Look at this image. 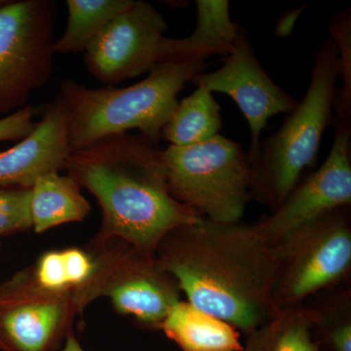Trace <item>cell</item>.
Wrapping results in <instances>:
<instances>
[{
	"label": "cell",
	"mask_w": 351,
	"mask_h": 351,
	"mask_svg": "<svg viewBox=\"0 0 351 351\" xmlns=\"http://www.w3.org/2000/svg\"><path fill=\"white\" fill-rule=\"evenodd\" d=\"M156 257L186 302L246 336L276 311V252L254 226L199 216L166 234Z\"/></svg>",
	"instance_id": "1"
},
{
	"label": "cell",
	"mask_w": 351,
	"mask_h": 351,
	"mask_svg": "<svg viewBox=\"0 0 351 351\" xmlns=\"http://www.w3.org/2000/svg\"><path fill=\"white\" fill-rule=\"evenodd\" d=\"M161 152L142 136L123 133L71 152L64 170L101 210V228L91 242L121 239L156 255L166 234L199 217L170 195Z\"/></svg>",
	"instance_id": "2"
},
{
	"label": "cell",
	"mask_w": 351,
	"mask_h": 351,
	"mask_svg": "<svg viewBox=\"0 0 351 351\" xmlns=\"http://www.w3.org/2000/svg\"><path fill=\"white\" fill-rule=\"evenodd\" d=\"M205 66V62L158 64L144 80L124 88L95 89L64 80L58 96L68 108L71 152L134 129L158 145L164 126L179 104L178 95Z\"/></svg>",
	"instance_id": "3"
},
{
	"label": "cell",
	"mask_w": 351,
	"mask_h": 351,
	"mask_svg": "<svg viewBox=\"0 0 351 351\" xmlns=\"http://www.w3.org/2000/svg\"><path fill=\"white\" fill-rule=\"evenodd\" d=\"M341 56L334 39L320 44L313 60L306 96L280 130L261 145L250 164V195L271 212L282 204L317 159L321 138L332 122Z\"/></svg>",
	"instance_id": "4"
},
{
	"label": "cell",
	"mask_w": 351,
	"mask_h": 351,
	"mask_svg": "<svg viewBox=\"0 0 351 351\" xmlns=\"http://www.w3.org/2000/svg\"><path fill=\"white\" fill-rule=\"evenodd\" d=\"M170 195L201 217L239 223L250 198L251 167L241 145L217 135L161 152Z\"/></svg>",
	"instance_id": "5"
},
{
	"label": "cell",
	"mask_w": 351,
	"mask_h": 351,
	"mask_svg": "<svg viewBox=\"0 0 351 351\" xmlns=\"http://www.w3.org/2000/svg\"><path fill=\"white\" fill-rule=\"evenodd\" d=\"M86 249L96 267L91 278L73 292L78 315L96 300L106 298L114 311L137 326L159 330L171 307L181 301L182 293L156 255L121 239L90 241Z\"/></svg>",
	"instance_id": "6"
},
{
	"label": "cell",
	"mask_w": 351,
	"mask_h": 351,
	"mask_svg": "<svg viewBox=\"0 0 351 351\" xmlns=\"http://www.w3.org/2000/svg\"><path fill=\"white\" fill-rule=\"evenodd\" d=\"M350 208L321 215L274 246L276 311L302 306L311 295L346 278L351 269Z\"/></svg>",
	"instance_id": "7"
},
{
	"label": "cell",
	"mask_w": 351,
	"mask_h": 351,
	"mask_svg": "<svg viewBox=\"0 0 351 351\" xmlns=\"http://www.w3.org/2000/svg\"><path fill=\"white\" fill-rule=\"evenodd\" d=\"M57 13L53 0L0 4V117L25 108L50 80Z\"/></svg>",
	"instance_id": "8"
},
{
	"label": "cell",
	"mask_w": 351,
	"mask_h": 351,
	"mask_svg": "<svg viewBox=\"0 0 351 351\" xmlns=\"http://www.w3.org/2000/svg\"><path fill=\"white\" fill-rule=\"evenodd\" d=\"M78 315L73 293L43 287L31 267L0 284V350L54 351Z\"/></svg>",
	"instance_id": "9"
},
{
	"label": "cell",
	"mask_w": 351,
	"mask_h": 351,
	"mask_svg": "<svg viewBox=\"0 0 351 351\" xmlns=\"http://www.w3.org/2000/svg\"><path fill=\"white\" fill-rule=\"evenodd\" d=\"M167 24L145 1H132L88 44L84 63L99 82L113 86L160 64Z\"/></svg>",
	"instance_id": "10"
},
{
	"label": "cell",
	"mask_w": 351,
	"mask_h": 351,
	"mask_svg": "<svg viewBox=\"0 0 351 351\" xmlns=\"http://www.w3.org/2000/svg\"><path fill=\"white\" fill-rule=\"evenodd\" d=\"M331 152L322 166L300 182L276 211L254 225L276 246L291 232L321 215L351 204V123L334 120Z\"/></svg>",
	"instance_id": "11"
},
{
	"label": "cell",
	"mask_w": 351,
	"mask_h": 351,
	"mask_svg": "<svg viewBox=\"0 0 351 351\" xmlns=\"http://www.w3.org/2000/svg\"><path fill=\"white\" fill-rule=\"evenodd\" d=\"M191 82L206 87L212 93L228 95L237 104L251 130V145L246 154L249 164L258 156L261 134L270 117L281 113L290 114L298 106L297 100L277 86L267 75L241 27L223 66L212 73H198Z\"/></svg>",
	"instance_id": "12"
},
{
	"label": "cell",
	"mask_w": 351,
	"mask_h": 351,
	"mask_svg": "<svg viewBox=\"0 0 351 351\" xmlns=\"http://www.w3.org/2000/svg\"><path fill=\"white\" fill-rule=\"evenodd\" d=\"M69 154L68 108L57 96L34 131L0 154V189H32L41 175L64 170Z\"/></svg>",
	"instance_id": "13"
},
{
	"label": "cell",
	"mask_w": 351,
	"mask_h": 351,
	"mask_svg": "<svg viewBox=\"0 0 351 351\" xmlns=\"http://www.w3.org/2000/svg\"><path fill=\"white\" fill-rule=\"evenodd\" d=\"M196 25L188 38L164 40L160 64L205 62L213 55L230 54L239 25L230 19L228 0H197Z\"/></svg>",
	"instance_id": "14"
},
{
	"label": "cell",
	"mask_w": 351,
	"mask_h": 351,
	"mask_svg": "<svg viewBox=\"0 0 351 351\" xmlns=\"http://www.w3.org/2000/svg\"><path fill=\"white\" fill-rule=\"evenodd\" d=\"M159 330L182 351H241L240 332L186 301L174 304Z\"/></svg>",
	"instance_id": "15"
},
{
	"label": "cell",
	"mask_w": 351,
	"mask_h": 351,
	"mask_svg": "<svg viewBox=\"0 0 351 351\" xmlns=\"http://www.w3.org/2000/svg\"><path fill=\"white\" fill-rule=\"evenodd\" d=\"M91 211L82 188L69 175L49 172L41 175L32 186V230L43 233L69 223L84 221Z\"/></svg>",
	"instance_id": "16"
},
{
	"label": "cell",
	"mask_w": 351,
	"mask_h": 351,
	"mask_svg": "<svg viewBox=\"0 0 351 351\" xmlns=\"http://www.w3.org/2000/svg\"><path fill=\"white\" fill-rule=\"evenodd\" d=\"M317 319L316 307L276 309L247 335L241 351H321L314 332Z\"/></svg>",
	"instance_id": "17"
},
{
	"label": "cell",
	"mask_w": 351,
	"mask_h": 351,
	"mask_svg": "<svg viewBox=\"0 0 351 351\" xmlns=\"http://www.w3.org/2000/svg\"><path fill=\"white\" fill-rule=\"evenodd\" d=\"M221 129V107L206 87L197 86L178 104L164 126L161 138L172 145L186 147L216 137Z\"/></svg>",
	"instance_id": "18"
},
{
	"label": "cell",
	"mask_w": 351,
	"mask_h": 351,
	"mask_svg": "<svg viewBox=\"0 0 351 351\" xmlns=\"http://www.w3.org/2000/svg\"><path fill=\"white\" fill-rule=\"evenodd\" d=\"M133 0H68V25L55 41L54 53L84 52L88 44Z\"/></svg>",
	"instance_id": "19"
},
{
	"label": "cell",
	"mask_w": 351,
	"mask_h": 351,
	"mask_svg": "<svg viewBox=\"0 0 351 351\" xmlns=\"http://www.w3.org/2000/svg\"><path fill=\"white\" fill-rule=\"evenodd\" d=\"M95 260L86 248L69 247L41 254L31 265L43 287L57 292H75L93 276Z\"/></svg>",
	"instance_id": "20"
},
{
	"label": "cell",
	"mask_w": 351,
	"mask_h": 351,
	"mask_svg": "<svg viewBox=\"0 0 351 351\" xmlns=\"http://www.w3.org/2000/svg\"><path fill=\"white\" fill-rule=\"evenodd\" d=\"M316 308L318 319L314 331L321 332L332 351H351L350 291L339 293L325 306Z\"/></svg>",
	"instance_id": "21"
},
{
	"label": "cell",
	"mask_w": 351,
	"mask_h": 351,
	"mask_svg": "<svg viewBox=\"0 0 351 351\" xmlns=\"http://www.w3.org/2000/svg\"><path fill=\"white\" fill-rule=\"evenodd\" d=\"M351 18L350 11L341 13L334 19L331 25V38L338 46L341 56V73L343 85L336 91L332 110L337 119L343 121L351 120Z\"/></svg>",
	"instance_id": "22"
},
{
	"label": "cell",
	"mask_w": 351,
	"mask_h": 351,
	"mask_svg": "<svg viewBox=\"0 0 351 351\" xmlns=\"http://www.w3.org/2000/svg\"><path fill=\"white\" fill-rule=\"evenodd\" d=\"M32 189H0V237L32 230Z\"/></svg>",
	"instance_id": "23"
},
{
	"label": "cell",
	"mask_w": 351,
	"mask_h": 351,
	"mask_svg": "<svg viewBox=\"0 0 351 351\" xmlns=\"http://www.w3.org/2000/svg\"><path fill=\"white\" fill-rule=\"evenodd\" d=\"M38 110L32 106H25L17 112L0 119V142L22 141L27 137L38 125L34 117Z\"/></svg>",
	"instance_id": "24"
},
{
	"label": "cell",
	"mask_w": 351,
	"mask_h": 351,
	"mask_svg": "<svg viewBox=\"0 0 351 351\" xmlns=\"http://www.w3.org/2000/svg\"><path fill=\"white\" fill-rule=\"evenodd\" d=\"M62 351H85V350L80 345L75 335L71 332V335L66 337V341H64V348Z\"/></svg>",
	"instance_id": "25"
},
{
	"label": "cell",
	"mask_w": 351,
	"mask_h": 351,
	"mask_svg": "<svg viewBox=\"0 0 351 351\" xmlns=\"http://www.w3.org/2000/svg\"><path fill=\"white\" fill-rule=\"evenodd\" d=\"M2 3H3V1H0V4H2Z\"/></svg>",
	"instance_id": "26"
},
{
	"label": "cell",
	"mask_w": 351,
	"mask_h": 351,
	"mask_svg": "<svg viewBox=\"0 0 351 351\" xmlns=\"http://www.w3.org/2000/svg\"><path fill=\"white\" fill-rule=\"evenodd\" d=\"M0 245H1V244H0Z\"/></svg>",
	"instance_id": "27"
}]
</instances>
